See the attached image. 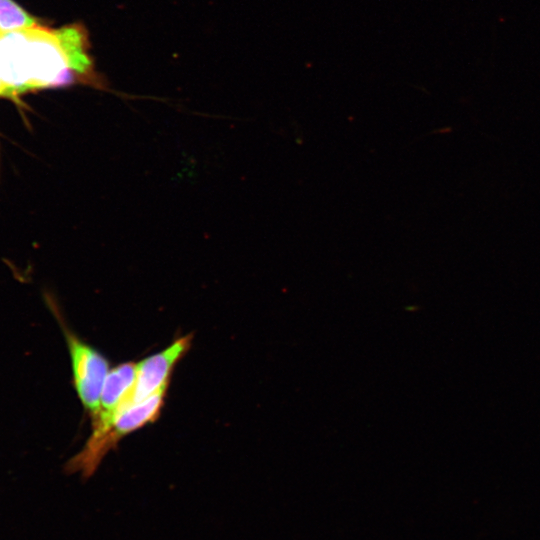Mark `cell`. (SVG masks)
Listing matches in <instances>:
<instances>
[{
    "mask_svg": "<svg viewBox=\"0 0 540 540\" xmlns=\"http://www.w3.org/2000/svg\"><path fill=\"white\" fill-rule=\"evenodd\" d=\"M75 77L58 29L38 24L0 36L3 97L70 84Z\"/></svg>",
    "mask_w": 540,
    "mask_h": 540,
    "instance_id": "cell-1",
    "label": "cell"
},
{
    "mask_svg": "<svg viewBox=\"0 0 540 540\" xmlns=\"http://www.w3.org/2000/svg\"><path fill=\"white\" fill-rule=\"evenodd\" d=\"M165 394L166 391H161L123 409L100 439L88 440L83 449L67 462L66 471L80 472L85 478L92 476L103 457L118 441L157 419L164 405Z\"/></svg>",
    "mask_w": 540,
    "mask_h": 540,
    "instance_id": "cell-2",
    "label": "cell"
},
{
    "mask_svg": "<svg viewBox=\"0 0 540 540\" xmlns=\"http://www.w3.org/2000/svg\"><path fill=\"white\" fill-rule=\"evenodd\" d=\"M51 307L67 342L76 392L84 408L93 417L99 408L102 389L109 373V363L101 353L70 330L52 303Z\"/></svg>",
    "mask_w": 540,
    "mask_h": 540,
    "instance_id": "cell-3",
    "label": "cell"
},
{
    "mask_svg": "<svg viewBox=\"0 0 540 540\" xmlns=\"http://www.w3.org/2000/svg\"><path fill=\"white\" fill-rule=\"evenodd\" d=\"M192 337L185 335L164 350L136 363V376L123 409L137 404L161 391H167L172 371L191 345ZM122 409V410H123Z\"/></svg>",
    "mask_w": 540,
    "mask_h": 540,
    "instance_id": "cell-4",
    "label": "cell"
},
{
    "mask_svg": "<svg viewBox=\"0 0 540 540\" xmlns=\"http://www.w3.org/2000/svg\"><path fill=\"white\" fill-rule=\"evenodd\" d=\"M136 376V363L126 362L109 371L100 397L97 413L92 417V433L88 440L101 438L122 410Z\"/></svg>",
    "mask_w": 540,
    "mask_h": 540,
    "instance_id": "cell-5",
    "label": "cell"
},
{
    "mask_svg": "<svg viewBox=\"0 0 540 540\" xmlns=\"http://www.w3.org/2000/svg\"><path fill=\"white\" fill-rule=\"evenodd\" d=\"M66 48L70 67L75 80L95 88H106V82L95 69L90 54V41L86 28L82 24H70L58 28Z\"/></svg>",
    "mask_w": 540,
    "mask_h": 540,
    "instance_id": "cell-6",
    "label": "cell"
},
{
    "mask_svg": "<svg viewBox=\"0 0 540 540\" xmlns=\"http://www.w3.org/2000/svg\"><path fill=\"white\" fill-rule=\"evenodd\" d=\"M37 25L36 20L12 0H0V34Z\"/></svg>",
    "mask_w": 540,
    "mask_h": 540,
    "instance_id": "cell-7",
    "label": "cell"
},
{
    "mask_svg": "<svg viewBox=\"0 0 540 540\" xmlns=\"http://www.w3.org/2000/svg\"><path fill=\"white\" fill-rule=\"evenodd\" d=\"M0 36H1V34H0ZM0 97H3V88H2L1 81H0Z\"/></svg>",
    "mask_w": 540,
    "mask_h": 540,
    "instance_id": "cell-8",
    "label": "cell"
}]
</instances>
